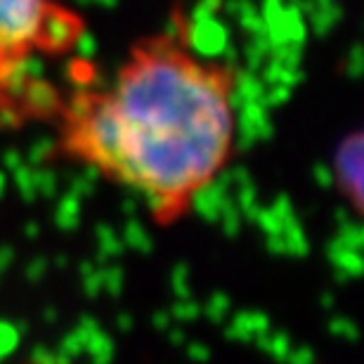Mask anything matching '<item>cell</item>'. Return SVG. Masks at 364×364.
Segmentation results:
<instances>
[{
    "instance_id": "cell-1",
    "label": "cell",
    "mask_w": 364,
    "mask_h": 364,
    "mask_svg": "<svg viewBox=\"0 0 364 364\" xmlns=\"http://www.w3.org/2000/svg\"><path fill=\"white\" fill-rule=\"evenodd\" d=\"M235 78L173 38L135 48L107 88L78 92L62 147L140 194L154 220H180L235 151Z\"/></svg>"
},
{
    "instance_id": "cell-2",
    "label": "cell",
    "mask_w": 364,
    "mask_h": 364,
    "mask_svg": "<svg viewBox=\"0 0 364 364\" xmlns=\"http://www.w3.org/2000/svg\"><path fill=\"white\" fill-rule=\"evenodd\" d=\"M55 5L50 0H0V81L36 48H46V24Z\"/></svg>"
},
{
    "instance_id": "cell-3",
    "label": "cell",
    "mask_w": 364,
    "mask_h": 364,
    "mask_svg": "<svg viewBox=\"0 0 364 364\" xmlns=\"http://www.w3.org/2000/svg\"><path fill=\"white\" fill-rule=\"evenodd\" d=\"M364 135L360 130L346 135L333 151V178L338 192L350 201L355 213H362V173H364Z\"/></svg>"
}]
</instances>
